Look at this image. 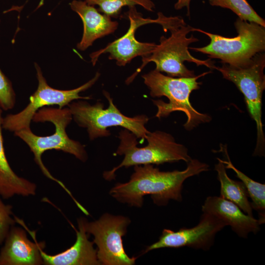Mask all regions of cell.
I'll return each instance as SVG.
<instances>
[{
  "mask_svg": "<svg viewBox=\"0 0 265 265\" xmlns=\"http://www.w3.org/2000/svg\"><path fill=\"white\" fill-rule=\"evenodd\" d=\"M187 164L184 170L167 172L160 171L153 164L135 165L129 182L116 184L109 194L121 203L137 208L142 207L146 195H150L158 206L166 205L170 200L181 202L185 181L209 170L208 164L196 159H191Z\"/></svg>",
  "mask_w": 265,
  "mask_h": 265,
  "instance_id": "1",
  "label": "cell"
},
{
  "mask_svg": "<svg viewBox=\"0 0 265 265\" xmlns=\"http://www.w3.org/2000/svg\"><path fill=\"white\" fill-rule=\"evenodd\" d=\"M73 119L69 107L54 108L44 107L34 115L32 121L34 122H50L55 126V132L48 136H38L32 132L30 128L14 132L15 136L23 140L29 147L34 157V160L42 173L49 179L55 181L70 195L73 201L76 199L69 190L59 180L54 178L46 168L42 160V154L46 151L56 150L74 155L82 161L87 159L84 146L79 142L70 139L66 129Z\"/></svg>",
  "mask_w": 265,
  "mask_h": 265,
  "instance_id": "2",
  "label": "cell"
},
{
  "mask_svg": "<svg viewBox=\"0 0 265 265\" xmlns=\"http://www.w3.org/2000/svg\"><path fill=\"white\" fill-rule=\"evenodd\" d=\"M211 72H204L193 77L174 78L164 75L155 69L142 75L144 82L150 90L152 97L165 96L169 100L168 103L160 100H153L158 108L156 116L159 118L166 117L172 112L182 111L187 117V121L184 125L187 130L210 121V116L198 112L192 106L189 97L193 90L200 88L202 83L197 80Z\"/></svg>",
  "mask_w": 265,
  "mask_h": 265,
  "instance_id": "3",
  "label": "cell"
},
{
  "mask_svg": "<svg viewBox=\"0 0 265 265\" xmlns=\"http://www.w3.org/2000/svg\"><path fill=\"white\" fill-rule=\"evenodd\" d=\"M120 144L116 155H124L122 161L112 170L106 171L104 178L107 181L115 179V173L119 168L145 164H160L183 160L188 163L191 158L187 149L176 142L174 137L167 132L157 131L149 132L145 138L148 144L138 147L136 136L128 130L119 133Z\"/></svg>",
  "mask_w": 265,
  "mask_h": 265,
  "instance_id": "4",
  "label": "cell"
},
{
  "mask_svg": "<svg viewBox=\"0 0 265 265\" xmlns=\"http://www.w3.org/2000/svg\"><path fill=\"white\" fill-rule=\"evenodd\" d=\"M238 35L227 37L195 28L210 39L203 47L189 49L207 54L210 58L218 59L223 64L235 68L247 65L257 53L265 50V27L254 22L238 18L235 22Z\"/></svg>",
  "mask_w": 265,
  "mask_h": 265,
  "instance_id": "5",
  "label": "cell"
},
{
  "mask_svg": "<svg viewBox=\"0 0 265 265\" xmlns=\"http://www.w3.org/2000/svg\"><path fill=\"white\" fill-rule=\"evenodd\" d=\"M191 31H195V28L185 25L170 31L171 35L168 38L161 36L159 44L156 45L151 54L142 57L141 65L126 80V84L131 83L138 74L150 62L155 63V70L165 72L172 77L195 76L193 71L186 67L184 64L185 61L214 69L215 66L211 58L201 60L194 57L188 51L189 45L198 41L193 35L187 37V34Z\"/></svg>",
  "mask_w": 265,
  "mask_h": 265,
  "instance_id": "6",
  "label": "cell"
},
{
  "mask_svg": "<svg viewBox=\"0 0 265 265\" xmlns=\"http://www.w3.org/2000/svg\"><path fill=\"white\" fill-rule=\"evenodd\" d=\"M103 93L108 102V106L104 108V104L100 102L91 105L86 101H79L70 103L72 117L79 126L87 129L91 140L98 137L110 135L107 129L112 126H120L133 133L137 138L145 139L149 132L145 125L149 120L144 115L130 117L124 115L115 106L109 94Z\"/></svg>",
  "mask_w": 265,
  "mask_h": 265,
  "instance_id": "7",
  "label": "cell"
},
{
  "mask_svg": "<svg viewBox=\"0 0 265 265\" xmlns=\"http://www.w3.org/2000/svg\"><path fill=\"white\" fill-rule=\"evenodd\" d=\"M265 54H256L246 66L235 68L223 64L214 69L220 72L223 78L233 82L243 95L248 111L256 123L257 143L254 155L265 154V138L262 121V98L265 89Z\"/></svg>",
  "mask_w": 265,
  "mask_h": 265,
  "instance_id": "8",
  "label": "cell"
},
{
  "mask_svg": "<svg viewBox=\"0 0 265 265\" xmlns=\"http://www.w3.org/2000/svg\"><path fill=\"white\" fill-rule=\"evenodd\" d=\"M127 15L130 21L128 31L123 36L109 43L105 48L92 53L90 57L93 65L96 64L99 57L103 53H109L108 58L115 60L116 64L120 66H125L136 56L143 57L151 54L157 44L141 42L135 39V31L140 26L157 23L160 24L164 31L169 30L171 31L186 24L181 17H166L161 12L158 13L156 19L144 18L136 10L135 6L129 7Z\"/></svg>",
  "mask_w": 265,
  "mask_h": 265,
  "instance_id": "9",
  "label": "cell"
},
{
  "mask_svg": "<svg viewBox=\"0 0 265 265\" xmlns=\"http://www.w3.org/2000/svg\"><path fill=\"white\" fill-rule=\"evenodd\" d=\"M38 86L30 97L27 106L21 111L10 114L3 117L2 127L13 132L30 128V123L35 113L40 109L50 106L57 105L59 108L65 107L73 101L78 99L89 100L91 97H82L79 94L90 88L97 81L100 74L97 72L88 81L75 89L59 90L51 87L48 84L39 66L35 63Z\"/></svg>",
  "mask_w": 265,
  "mask_h": 265,
  "instance_id": "10",
  "label": "cell"
},
{
  "mask_svg": "<svg viewBox=\"0 0 265 265\" xmlns=\"http://www.w3.org/2000/svg\"><path fill=\"white\" fill-rule=\"evenodd\" d=\"M83 218L85 231L94 236L93 243L98 247L97 256L100 265H132L137 258L130 257L123 247L122 237L131 222L126 216L108 213L95 221L88 222Z\"/></svg>",
  "mask_w": 265,
  "mask_h": 265,
  "instance_id": "11",
  "label": "cell"
},
{
  "mask_svg": "<svg viewBox=\"0 0 265 265\" xmlns=\"http://www.w3.org/2000/svg\"><path fill=\"white\" fill-rule=\"evenodd\" d=\"M226 226L218 218L203 212L197 225L182 228L177 231L164 229L159 240L148 246L145 252L162 248L188 247L195 249L209 250L216 235Z\"/></svg>",
  "mask_w": 265,
  "mask_h": 265,
  "instance_id": "12",
  "label": "cell"
},
{
  "mask_svg": "<svg viewBox=\"0 0 265 265\" xmlns=\"http://www.w3.org/2000/svg\"><path fill=\"white\" fill-rule=\"evenodd\" d=\"M203 212L212 215L221 221L239 237L247 238L249 234H257L260 224L253 216L244 213L234 203L220 196H209L202 206Z\"/></svg>",
  "mask_w": 265,
  "mask_h": 265,
  "instance_id": "13",
  "label": "cell"
},
{
  "mask_svg": "<svg viewBox=\"0 0 265 265\" xmlns=\"http://www.w3.org/2000/svg\"><path fill=\"white\" fill-rule=\"evenodd\" d=\"M42 244L29 240L26 232L11 227L0 251V265H39L43 264Z\"/></svg>",
  "mask_w": 265,
  "mask_h": 265,
  "instance_id": "14",
  "label": "cell"
},
{
  "mask_svg": "<svg viewBox=\"0 0 265 265\" xmlns=\"http://www.w3.org/2000/svg\"><path fill=\"white\" fill-rule=\"evenodd\" d=\"M70 6L80 16L83 24L82 36L77 45L79 50H86L96 39L114 32L117 28L118 23L116 21L101 14L94 6L84 1L73 0Z\"/></svg>",
  "mask_w": 265,
  "mask_h": 265,
  "instance_id": "15",
  "label": "cell"
},
{
  "mask_svg": "<svg viewBox=\"0 0 265 265\" xmlns=\"http://www.w3.org/2000/svg\"><path fill=\"white\" fill-rule=\"evenodd\" d=\"M79 230L76 231L75 243L67 250L58 254L51 255L40 249L43 264L47 265H99L97 250L93 247V242L88 239L85 230L83 218L78 221Z\"/></svg>",
  "mask_w": 265,
  "mask_h": 265,
  "instance_id": "16",
  "label": "cell"
},
{
  "mask_svg": "<svg viewBox=\"0 0 265 265\" xmlns=\"http://www.w3.org/2000/svg\"><path fill=\"white\" fill-rule=\"evenodd\" d=\"M2 110L0 107V196L7 199L15 195L23 196L34 195L36 185L16 175L7 159L2 134Z\"/></svg>",
  "mask_w": 265,
  "mask_h": 265,
  "instance_id": "17",
  "label": "cell"
},
{
  "mask_svg": "<svg viewBox=\"0 0 265 265\" xmlns=\"http://www.w3.org/2000/svg\"><path fill=\"white\" fill-rule=\"evenodd\" d=\"M215 165L217 179L220 184V197L237 205L244 213L253 215V209L248 200V195L243 184L230 178L227 174L225 164L219 158Z\"/></svg>",
  "mask_w": 265,
  "mask_h": 265,
  "instance_id": "18",
  "label": "cell"
},
{
  "mask_svg": "<svg viewBox=\"0 0 265 265\" xmlns=\"http://www.w3.org/2000/svg\"><path fill=\"white\" fill-rule=\"evenodd\" d=\"M222 152L224 153L227 160L221 161L225 164L226 168L233 170L236 174L237 177L241 180L245 186L248 197L252 202L251 207L256 210L258 213V219L260 225L265 222V185L256 182L251 179L243 172L238 169L231 162L229 157L227 147L224 146L221 147Z\"/></svg>",
  "mask_w": 265,
  "mask_h": 265,
  "instance_id": "19",
  "label": "cell"
},
{
  "mask_svg": "<svg viewBox=\"0 0 265 265\" xmlns=\"http://www.w3.org/2000/svg\"><path fill=\"white\" fill-rule=\"evenodd\" d=\"M88 5L99 6L98 11L110 17L117 18L123 7L140 5L146 10L153 11L155 5L152 0H84Z\"/></svg>",
  "mask_w": 265,
  "mask_h": 265,
  "instance_id": "20",
  "label": "cell"
},
{
  "mask_svg": "<svg viewBox=\"0 0 265 265\" xmlns=\"http://www.w3.org/2000/svg\"><path fill=\"white\" fill-rule=\"evenodd\" d=\"M212 6H219L232 11L238 18L254 22L265 27V21L260 16L246 0H208Z\"/></svg>",
  "mask_w": 265,
  "mask_h": 265,
  "instance_id": "21",
  "label": "cell"
},
{
  "mask_svg": "<svg viewBox=\"0 0 265 265\" xmlns=\"http://www.w3.org/2000/svg\"><path fill=\"white\" fill-rule=\"evenodd\" d=\"M15 101V93L11 82L0 68V107L4 110L11 109Z\"/></svg>",
  "mask_w": 265,
  "mask_h": 265,
  "instance_id": "22",
  "label": "cell"
},
{
  "mask_svg": "<svg viewBox=\"0 0 265 265\" xmlns=\"http://www.w3.org/2000/svg\"><path fill=\"white\" fill-rule=\"evenodd\" d=\"M12 207L5 204L0 199V245L2 243L10 229L16 222L11 217Z\"/></svg>",
  "mask_w": 265,
  "mask_h": 265,
  "instance_id": "23",
  "label": "cell"
},
{
  "mask_svg": "<svg viewBox=\"0 0 265 265\" xmlns=\"http://www.w3.org/2000/svg\"><path fill=\"white\" fill-rule=\"evenodd\" d=\"M190 1L191 0H177L174 4V8L176 10H180L184 7H186L187 10V15L189 16V5Z\"/></svg>",
  "mask_w": 265,
  "mask_h": 265,
  "instance_id": "24",
  "label": "cell"
}]
</instances>
